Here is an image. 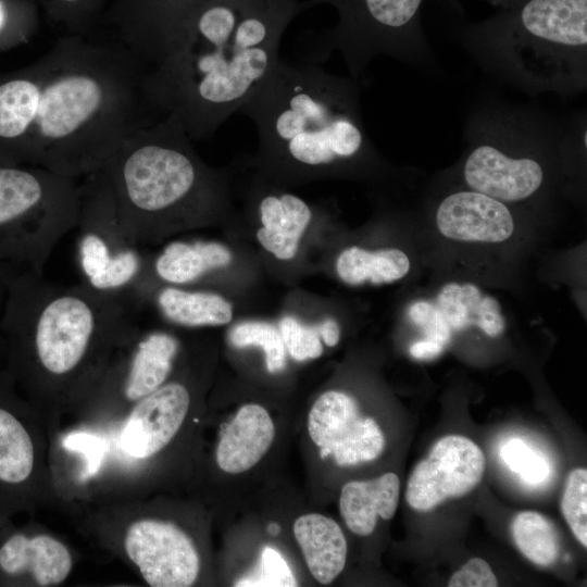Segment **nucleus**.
<instances>
[{
  "mask_svg": "<svg viewBox=\"0 0 587 587\" xmlns=\"http://www.w3.org/2000/svg\"><path fill=\"white\" fill-rule=\"evenodd\" d=\"M436 305L452 330L476 326L489 337H498L505 329L502 309L492 296L474 284L449 283L437 295Z\"/></svg>",
  "mask_w": 587,
  "mask_h": 587,
  "instance_id": "nucleus-24",
  "label": "nucleus"
},
{
  "mask_svg": "<svg viewBox=\"0 0 587 587\" xmlns=\"http://www.w3.org/2000/svg\"><path fill=\"white\" fill-rule=\"evenodd\" d=\"M319 334L324 342L334 347L338 344L340 338V329L338 323L333 319L325 320L319 327Z\"/></svg>",
  "mask_w": 587,
  "mask_h": 587,
  "instance_id": "nucleus-42",
  "label": "nucleus"
},
{
  "mask_svg": "<svg viewBox=\"0 0 587 587\" xmlns=\"http://www.w3.org/2000/svg\"><path fill=\"white\" fill-rule=\"evenodd\" d=\"M399 477L391 472L371 480H352L340 492L339 510L348 528L367 536L376 527L377 516L390 520L399 502Z\"/></svg>",
  "mask_w": 587,
  "mask_h": 587,
  "instance_id": "nucleus-20",
  "label": "nucleus"
},
{
  "mask_svg": "<svg viewBox=\"0 0 587 587\" xmlns=\"http://www.w3.org/2000/svg\"><path fill=\"white\" fill-rule=\"evenodd\" d=\"M72 570L67 548L48 535L14 533L0 546V574L7 577L29 575L39 586L62 583Z\"/></svg>",
  "mask_w": 587,
  "mask_h": 587,
  "instance_id": "nucleus-17",
  "label": "nucleus"
},
{
  "mask_svg": "<svg viewBox=\"0 0 587 587\" xmlns=\"http://www.w3.org/2000/svg\"><path fill=\"white\" fill-rule=\"evenodd\" d=\"M47 21L63 35H91L100 25L108 0H37Z\"/></svg>",
  "mask_w": 587,
  "mask_h": 587,
  "instance_id": "nucleus-29",
  "label": "nucleus"
},
{
  "mask_svg": "<svg viewBox=\"0 0 587 587\" xmlns=\"http://www.w3.org/2000/svg\"><path fill=\"white\" fill-rule=\"evenodd\" d=\"M193 1L113 0L100 25L107 28L109 38L122 45L145 66L159 42Z\"/></svg>",
  "mask_w": 587,
  "mask_h": 587,
  "instance_id": "nucleus-16",
  "label": "nucleus"
},
{
  "mask_svg": "<svg viewBox=\"0 0 587 587\" xmlns=\"http://www.w3.org/2000/svg\"><path fill=\"white\" fill-rule=\"evenodd\" d=\"M137 336L122 384L125 398L136 402L165 383L179 349L178 340L164 332Z\"/></svg>",
  "mask_w": 587,
  "mask_h": 587,
  "instance_id": "nucleus-22",
  "label": "nucleus"
},
{
  "mask_svg": "<svg viewBox=\"0 0 587 587\" xmlns=\"http://www.w3.org/2000/svg\"><path fill=\"white\" fill-rule=\"evenodd\" d=\"M313 7L328 3L337 9L339 22L321 38L315 61L333 50L341 52L358 79L369 62L384 54L405 62L427 57L428 48L411 35L410 26L422 0H311Z\"/></svg>",
  "mask_w": 587,
  "mask_h": 587,
  "instance_id": "nucleus-9",
  "label": "nucleus"
},
{
  "mask_svg": "<svg viewBox=\"0 0 587 587\" xmlns=\"http://www.w3.org/2000/svg\"><path fill=\"white\" fill-rule=\"evenodd\" d=\"M79 180L80 209L75 229L84 282L102 291L133 290L149 273V263L125 237L102 172Z\"/></svg>",
  "mask_w": 587,
  "mask_h": 587,
  "instance_id": "nucleus-10",
  "label": "nucleus"
},
{
  "mask_svg": "<svg viewBox=\"0 0 587 587\" xmlns=\"http://www.w3.org/2000/svg\"><path fill=\"white\" fill-rule=\"evenodd\" d=\"M13 378L0 372V488L22 486L30 477L35 449L25 424L9 402Z\"/></svg>",
  "mask_w": 587,
  "mask_h": 587,
  "instance_id": "nucleus-23",
  "label": "nucleus"
},
{
  "mask_svg": "<svg viewBox=\"0 0 587 587\" xmlns=\"http://www.w3.org/2000/svg\"><path fill=\"white\" fill-rule=\"evenodd\" d=\"M135 247L208 221L222 179L199 159L180 122L166 115L125 138L100 168Z\"/></svg>",
  "mask_w": 587,
  "mask_h": 587,
  "instance_id": "nucleus-5",
  "label": "nucleus"
},
{
  "mask_svg": "<svg viewBox=\"0 0 587 587\" xmlns=\"http://www.w3.org/2000/svg\"><path fill=\"white\" fill-rule=\"evenodd\" d=\"M561 511L573 535L587 547V471L584 467L572 470L567 475Z\"/></svg>",
  "mask_w": 587,
  "mask_h": 587,
  "instance_id": "nucleus-32",
  "label": "nucleus"
},
{
  "mask_svg": "<svg viewBox=\"0 0 587 587\" xmlns=\"http://www.w3.org/2000/svg\"><path fill=\"white\" fill-rule=\"evenodd\" d=\"M294 534L312 576L321 584L332 583L344 570L347 541L340 526L319 513L299 516Z\"/></svg>",
  "mask_w": 587,
  "mask_h": 587,
  "instance_id": "nucleus-21",
  "label": "nucleus"
},
{
  "mask_svg": "<svg viewBox=\"0 0 587 587\" xmlns=\"http://www.w3.org/2000/svg\"><path fill=\"white\" fill-rule=\"evenodd\" d=\"M229 341L236 348L261 347L265 353L266 369L271 373L282 371L286 364L285 345L279 330L265 322H245L229 333Z\"/></svg>",
  "mask_w": 587,
  "mask_h": 587,
  "instance_id": "nucleus-31",
  "label": "nucleus"
},
{
  "mask_svg": "<svg viewBox=\"0 0 587 587\" xmlns=\"http://www.w3.org/2000/svg\"><path fill=\"white\" fill-rule=\"evenodd\" d=\"M64 446L70 450H77L80 451V453H85L88 462L87 470L90 473L91 470L95 472L98 469L100 460L104 453V444L101 441V439L85 433L71 434L64 440Z\"/></svg>",
  "mask_w": 587,
  "mask_h": 587,
  "instance_id": "nucleus-37",
  "label": "nucleus"
},
{
  "mask_svg": "<svg viewBox=\"0 0 587 587\" xmlns=\"http://www.w3.org/2000/svg\"><path fill=\"white\" fill-rule=\"evenodd\" d=\"M190 404L185 385L167 383L137 401L121 433L122 449L146 459L163 449L182 426Z\"/></svg>",
  "mask_w": 587,
  "mask_h": 587,
  "instance_id": "nucleus-15",
  "label": "nucleus"
},
{
  "mask_svg": "<svg viewBox=\"0 0 587 587\" xmlns=\"http://www.w3.org/2000/svg\"><path fill=\"white\" fill-rule=\"evenodd\" d=\"M435 223L442 237L462 243H502L515 232V220L507 203L469 188L440 200Z\"/></svg>",
  "mask_w": 587,
  "mask_h": 587,
  "instance_id": "nucleus-14",
  "label": "nucleus"
},
{
  "mask_svg": "<svg viewBox=\"0 0 587 587\" xmlns=\"http://www.w3.org/2000/svg\"><path fill=\"white\" fill-rule=\"evenodd\" d=\"M564 134L565 126L523 108H482L466 126V187L507 204L532 199L548 176L544 152L560 145Z\"/></svg>",
  "mask_w": 587,
  "mask_h": 587,
  "instance_id": "nucleus-7",
  "label": "nucleus"
},
{
  "mask_svg": "<svg viewBox=\"0 0 587 587\" xmlns=\"http://www.w3.org/2000/svg\"><path fill=\"white\" fill-rule=\"evenodd\" d=\"M148 294H153L160 313L174 324L189 327L224 325L233 316L230 303L214 292L190 291L171 285L155 292L145 291L139 298Z\"/></svg>",
  "mask_w": 587,
  "mask_h": 587,
  "instance_id": "nucleus-26",
  "label": "nucleus"
},
{
  "mask_svg": "<svg viewBox=\"0 0 587 587\" xmlns=\"http://www.w3.org/2000/svg\"><path fill=\"white\" fill-rule=\"evenodd\" d=\"M285 348L297 361L316 359L323 352L317 328L308 327L296 319L286 316L279 323Z\"/></svg>",
  "mask_w": 587,
  "mask_h": 587,
  "instance_id": "nucleus-34",
  "label": "nucleus"
},
{
  "mask_svg": "<svg viewBox=\"0 0 587 587\" xmlns=\"http://www.w3.org/2000/svg\"><path fill=\"white\" fill-rule=\"evenodd\" d=\"M275 436L274 423L259 404L241 407L222 429L216 462L226 473L239 474L253 467L267 452Z\"/></svg>",
  "mask_w": 587,
  "mask_h": 587,
  "instance_id": "nucleus-18",
  "label": "nucleus"
},
{
  "mask_svg": "<svg viewBox=\"0 0 587 587\" xmlns=\"http://www.w3.org/2000/svg\"><path fill=\"white\" fill-rule=\"evenodd\" d=\"M444 348L439 342L426 338L412 344L409 352L414 359L428 360L438 357Z\"/></svg>",
  "mask_w": 587,
  "mask_h": 587,
  "instance_id": "nucleus-40",
  "label": "nucleus"
},
{
  "mask_svg": "<svg viewBox=\"0 0 587 587\" xmlns=\"http://www.w3.org/2000/svg\"><path fill=\"white\" fill-rule=\"evenodd\" d=\"M145 67L109 37L62 35L32 63L0 73V161L82 179L158 120Z\"/></svg>",
  "mask_w": 587,
  "mask_h": 587,
  "instance_id": "nucleus-1",
  "label": "nucleus"
},
{
  "mask_svg": "<svg viewBox=\"0 0 587 587\" xmlns=\"http://www.w3.org/2000/svg\"><path fill=\"white\" fill-rule=\"evenodd\" d=\"M262 227L259 242L280 260L292 259L300 237L312 218L310 205L301 198L288 193H266L258 202Z\"/></svg>",
  "mask_w": 587,
  "mask_h": 587,
  "instance_id": "nucleus-19",
  "label": "nucleus"
},
{
  "mask_svg": "<svg viewBox=\"0 0 587 587\" xmlns=\"http://www.w3.org/2000/svg\"><path fill=\"white\" fill-rule=\"evenodd\" d=\"M466 48L486 70L520 88L580 92L587 84V0H529L516 27Z\"/></svg>",
  "mask_w": 587,
  "mask_h": 587,
  "instance_id": "nucleus-6",
  "label": "nucleus"
},
{
  "mask_svg": "<svg viewBox=\"0 0 587 587\" xmlns=\"http://www.w3.org/2000/svg\"><path fill=\"white\" fill-rule=\"evenodd\" d=\"M37 0H0V52L30 41L39 25Z\"/></svg>",
  "mask_w": 587,
  "mask_h": 587,
  "instance_id": "nucleus-30",
  "label": "nucleus"
},
{
  "mask_svg": "<svg viewBox=\"0 0 587 587\" xmlns=\"http://www.w3.org/2000/svg\"><path fill=\"white\" fill-rule=\"evenodd\" d=\"M408 315L411 322L424 332L427 339L444 347L449 344L452 329L436 304L425 300L415 301L410 305Z\"/></svg>",
  "mask_w": 587,
  "mask_h": 587,
  "instance_id": "nucleus-35",
  "label": "nucleus"
},
{
  "mask_svg": "<svg viewBox=\"0 0 587 587\" xmlns=\"http://www.w3.org/2000/svg\"><path fill=\"white\" fill-rule=\"evenodd\" d=\"M410 267L409 257L397 248L369 251L354 246L345 249L336 261L338 276L349 285L392 283L404 277Z\"/></svg>",
  "mask_w": 587,
  "mask_h": 587,
  "instance_id": "nucleus-27",
  "label": "nucleus"
},
{
  "mask_svg": "<svg viewBox=\"0 0 587 587\" xmlns=\"http://www.w3.org/2000/svg\"><path fill=\"white\" fill-rule=\"evenodd\" d=\"M18 267L0 262V349H2L1 321L8 296L10 280Z\"/></svg>",
  "mask_w": 587,
  "mask_h": 587,
  "instance_id": "nucleus-41",
  "label": "nucleus"
},
{
  "mask_svg": "<svg viewBox=\"0 0 587 587\" xmlns=\"http://www.w3.org/2000/svg\"><path fill=\"white\" fill-rule=\"evenodd\" d=\"M519 474L527 484L538 485L548 477L549 464L541 455L535 453L528 464Z\"/></svg>",
  "mask_w": 587,
  "mask_h": 587,
  "instance_id": "nucleus-39",
  "label": "nucleus"
},
{
  "mask_svg": "<svg viewBox=\"0 0 587 587\" xmlns=\"http://www.w3.org/2000/svg\"><path fill=\"white\" fill-rule=\"evenodd\" d=\"M80 180L41 166L0 161V262L43 274L76 228Z\"/></svg>",
  "mask_w": 587,
  "mask_h": 587,
  "instance_id": "nucleus-8",
  "label": "nucleus"
},
{
  "mask_svg": "<svg viewBox=\"0 0 587 587\" xmlns=\"http://www.w3.org/2000/svg\"><path fill=\"white\" fill-rule=\"evenodd\" d=\"M534 454L535 452L524 441L517 438L505 442L500 451L503 462L515 473H520Z\"/></svg>",
  "mask_w": 587,
  "mask_h": 587,
  "instance_id": "nucleus-38",
  "label": "nucleus"
},
{
  "mask_svg": "<svg viewBox=\"0 0 587 587\" xmlns=\"http://www.w3.org/2000/svg\"><path fill=\"white\" fill-rule=\"evenodd\" d=\"M129 559L153 587H187L198 577L200 560L191 538L175 524L140 520L125 537Z\"/></svg>",
  "mask_w": 587,
  "mask_h": 587,
  "instance_id": "nucleus-13",
  "label": "nucleus"
},
{
  "mask_svg": "<svg viewBox=\"0 0 587 587\" xmlns=\"http://www.w3.org/2000/svg\"><path fill=\"white\" fill-rule=\"evenodd\" d=\"M449 587H495L498 579L490 565L480 558L470 559L461 569L452 574Z\"/></svg>",
  "mask_w": 587,
  "mask_h": 587,
  "instance_id": "nucleus-36",
  "label": "nucleus"
},
{
  "mask_svg": "<svg viewBox=\"0 0 587 587\" xmlns=\"http://www.w3.org/2000/svg\"><path fill=\"white\" fill-rule=\"evenodd\" d=\"M352 77L278 59L239 111L254 124L260 153L301 173L358 164L374 155Z\"/></svg>",
  "mask_w": 587,
  "mask_h": 587,
  "instance_id": "nucleus-4",
  "label": "nucleus"
},
{
  "mask_svg": "<svg viewBox=\"0 0 587 587\" xmlns=\"http://www.w3.org/2000/svg\"><path fill=\"white\" fill-rule=\"evenodd\" d=\"M268 532L272 534V535H276L279 533V527L278 525L276 524H271L270 527H268Z\"/></svg>",
  "mask_w": 587,
  "mask_h": 587,
  "instance_id": "nucleus-43",
  "label": "nucleus"
},
{
  "mask_svg": "<svg viewBox=\"0 0 587 587\" xmlns=\"http://www.w3.org/2000/svg\"><path fill=\"white\" fill-rule=\"evenodd\" d=\"M235 586L292 587L297 579L283 555L272 547H264L257 570L238 580Z\"/></svg>",
  "mask_w": 587,
  "mask_h": 587,
  "instance_id": "nucleus-33",
  "label": "nucleus"
},
{
  "mask_svg": "<svg viewBox=\"0 0 587 587\" xmlns=\"http://www.w3.org/2000/svg\"><path fill=\"white\" fill-rule=\"evenodd\" d=\"M142 301L133 290L102 291L87 283L66 285L17 268L1 321L2 349L13 379L75 376L97 351L138 335Z\"/></svg>",
  "mask_w": 587,
  "mask_h": 587,
  "instance_id": "nucleus-3",
  "label": "nucleus"
},
{
  "mask_svg": "<svg viewBox=\"0 0 587 587\" xmlns=\"http://www.w3.org/2000/svg\"><path fill=\"white\" fill-rule=\"evenodd\" d=\"M513 541L520 552L539 566L552 565L560 552V541L554 525L535 511L517 513L511 523Z\"/></svg>",
  "mask_w": 587,
  "mask_h": 587,
  "instance_id": "nucleus-28",
  "label": "nucleus"
},
{
  "mask_svg": "<svg viewBox=\"0 0 587 587\" xmlns=\"http://www.w3.org/2000/svg\"><path fill=\"white\" fill-rule=\"evenodd\" d=\"M485 457L467 437L447 435L437 440L408 479L405 500L417 511H429L449 498L462 497L482 480Z\"/></svg>",
  "mask_w": 587,
  "mask_h": 587,
  "instance_id": "nucleus-11",
  "label": "nucleus"
},
{
  "mask_svg": "<svg viewBox=\"0 0 587 587\" xmlns=\"http://www.w3.org/2000/svg\"><path fill=\"white\" fill-rule=\"evenodd\" d=\"M230 262V251L218 242L174 241L163 249L150 268L160 280L178 286L192 283Z\"/></svg>",
  "mask_w": 587,
  "mask_h": 587,
  "instance_id": "nucleus-25",
  "label": "nucleus"
},
{
  "mask_svg": "<svg viewBox=\"0 0 587 587\" xmlns=\"http://www.w3.org/2000/svg\"><path fill=\"white\" fill-rule=\"evenodd\" d=\"M311 0H195L145 66L147 101L191 140L212 137L278 61L283 34Z\"/></svg>",
  "mask_w": 587,
  "mask_h": 587,
  "instance_id": "nucleus-2",
  "label": "nucleus"
},
{
  "mask_svg": "<svg viewBox=\"0 0 587 587\" xmlns=\"http://www.w3.org/2000/svg\"><path fill=\"white\" fill-rule=\"evenodd\" d=\"M308 432L324 459L333 455L340 466L375 460L385 437L376 423L362 416L349 395L329 390L320 396L308 417Z\"/></svg>",
  "mask_w": 587,
  "mask_h": 587,
  "instance_id": "nucleus-12",
  "label": "nucleus"
}]
</instances>
